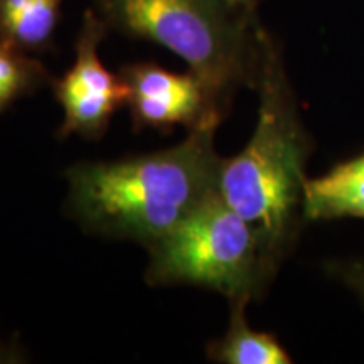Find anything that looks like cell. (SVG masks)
I'll return each instance as SVG.
<instances>
[{
	"instance_id": "8fae6325",
	"label": "cell",
	"mask_w": 364,
	"mask_h": 364,
	"mask_svg": "<svg viewBox=\"0 0 364 364\" xmlns=\"http://www.w3.org/2000/svg\"><path fill=\"white\" fill-rule=\"evenodd\" d=\"M334 275H338L346 285L351 287L359 297L364 300V263H341L334 267Z\"/></svg>"
},
{
	"instance_id": "7c38bea8",
	"label": "cell",
	"mask_w": 364,
	"mask_h": 364,
	"mask_svg": "<svg viewBox=\"0 0 364 364\" xmlns=\"http://www.w3.org/2000/svg\"><path fill=\"white\" fill-rule=\"evenodd\" d=\"M22 361V353L16 344H6L0 341V364Z\"/></svg>"
},
{
	"instance_id": "3957f363",
	"label": "cell",
	"mask_w": 364,
	"mask_h": 364,
	"mask_svg": "<svg viewBox=\"0 0 364 364\" xmlns=\"http://www.w3.org/2000/svg\"><path fill=\"white\" fill-rule=\"evenodd\" d=\"M110 31L150 41L188 63L225 108L241 85H257L262 27L233 0H93Z\"/></svg>"
},
{
	"instance_id": "6da1fadb",
	"label": "cell",
	"mask_w": 364,
	"mask_h": 364,
	"mask_svg": "<svg viewBox=\"0 0 364 364\" xmlns=\"http://www.w3.org/2000/svg\"><path fill=\"white\" fill-rule=\"evenodd\" d=\"M223 115L189 130L174 147L66 171L68 204L85 230L150 247L220 191L215 135Z\"/></svg>"
},
{
	"instance_id": "7a4b0ae2",
	"label": "cell",
	"mask_w": 364,
	"mask_h": 364,
	"mask_svg": "<svg viewBox=\"0 0 364 364\" xmlns=\"http://www.w3.org/2000/svg\"><path fill=\"white\" fill-rule=\"evenodd\" d=\"M255 86L260 93L257 125L247 147L223 159L220 193L255 230L272 275L302 213L309 144L280 53L265 31Z\"/></svg>"
},
{
	"instance_id": "8992f818",
	"label": "cell",
	"mask_w": 364,
	"mask_h": 364,
	"mask_svg": "<svg viewBox=\"0 0 364 364\" xmlns=\"http://www.w3.org/2000/svg\"><path fill=\"white\" fill-rule=\"evenodd\" d=\"M120 76L129 88L127 107L135 130L172 132L177 125L193 130L206 118L225 113L193 71L174 73L144 61L124 66Z\"/></svg>"
},
{
	"instance_id": "9c48e42d",
	"label": "cell",
	"mask_w": 364,
	"mask_h": 364,
	"mask_svg": "<svg viewBox=\"0 0 364 364\" xmlns=\"http://www.w3.org/2000/svg\"><path fill=\"white\" fill-rule=\"evenodd\" d=\"M247 300H231V318L226 334L209 343V359L226 364H289V353L279 341L265 332H257L247 324Z\"/></svg>"
},
{
	"instance_id": "ba28073f",
	"label": "cell",
	"mask_w": 364,
	"mask_h": 364,
	"mask_svg": "<svg viewBox=\"0 0 364 364\" xmlns=\"http://www.w3.org/2000/svg\"><path fill=\"white\" fill-rule=\"evenodd\" d=\"M63 0H0V41L27 54L54 46Z\"/></svg>"
},
{
	"instance_id": "277c9868",
	"label": "cell",
	"mask_w": 364,
	"mask_h": 364,
	"mask_svg": "<svg viewBox=\"0 0 364 364\" xmlns=\"http://www.w3.org/2000/svg\"><path fill=\"white\" fill-rule=\"evenodd\" d=\"M150 285H198L250 302L270 273L262 245L247 220L211 194L174 230L149 247Z\"/></svg>"
},
{
	"instance_id": "30bf717a",
	"label": "cell",
	"mask_w": 364,
	"mask_h": 364,
	"mask_svg": "<svg viewBox=\"0 0 364 364\" xmlns=\"http://www.w3.org/2000/svg\"><path fill=\"white\" fill-rule=\"evenodd\" d=\"M54 76L39 59L0 41V115L17 100L51 86Z\"/></svg>"
},
{
	"instance_id": "52a82bcc",
	"label": "cell",
	"mask_w": 364,
	"mask_h": 364,
	"mask_svg": "<svg viewBox=\"0 0 364 364\" xmlns=\"http://www.w3.org/2000/svg\"><path fill=\"white\" fill-rule=\"evenodd\" d=\"M302 216L306 221L364 220V156L339 164L316 179H306Z\"/></svg>"
},
{
	"instance_id": "4fadbf2b",
	"label": "cell",
	"mask_w": 364,
	"mask_h": 364,
	"mask_svg": "<svg viewBox=\"0 0 364 364\" xmlns=\"http://www.w3.org/2000/svg\"><path fill=\"white\" fill-rule=\"evenodd\" d=\"M233 2L250 12H255V6H257V0H233Z\"/></svg>"
},
{
	"instance_id": "5b68a950",
	"label": "cell",
	"mask_w": 364,
	"mask_h": 364,
	"mask_svg": "<svg viewBox=\"0 0 364 364\" xmlns=\"http://www.w3.org/2000/svg\"><path fill=\"white\" fill-rule=\"evenodd\" d=\"M110 29L93 7L86 9L75 43V61L61 78L51 83L61 105L65 120L58 130L59 139L80 135L98 140L110 127L112 117L127 105L129 88L120 73H112L100 59V44Z\"/></svg>"
}]
</instances>
